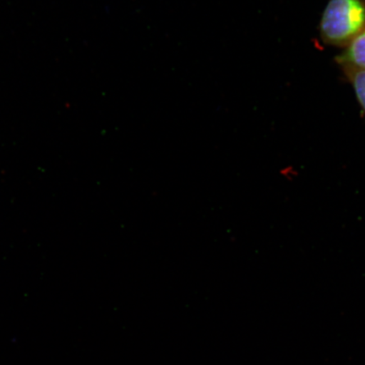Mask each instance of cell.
<instances>
[{"instance_id": "obj_1", "label": "cell", "mask_w": 365, "mask_h": 365, "mask_svg": "<svg viewBox=\"0 0 365 365\" xmlns=\"http://www.w3.org/2000/svg\"><path fill=\"white\" fill-rule=\"evenodd\" d=\"M365 29V6L361 0H330L321 21L324 40L331 44L350 43Z\"/></svg>"}, {"instance_id": "obj_2", "label": "cell", "mask_w": 365, "mask_h": 365, "mask_svg": "<svg viewBox=\"0 0 365 365\" xmlns=\"http://www.w3.org/2000/svg\"><path fill=\"white\" fill-rule=\"evenodd\" d=\"M339 61L346 66L365 71V29L351 41Z\"/></svg>"}, {"instance_id": "obj_3", "label": "cell", "mask_w": 365, "mask_h": 365, "mask_svg": "<svg viewBox=\"0 0 365 365\" xmlns=\"http://www.w3.org/2000/svg\"><path fill=\"white\" fill-rule=\"evenodd\" d=\"M346 68H349L346 74L349 76L354 86L355 94L365 111V71L349 66H346Z\"/></svg>"}]
</instances>
